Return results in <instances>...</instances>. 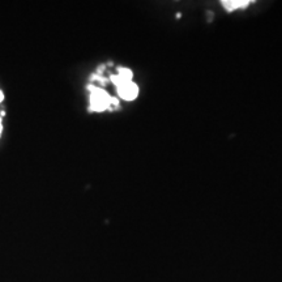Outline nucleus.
Instances as JSON below:
<instances>
[{
    "mask_svg": "<svg viewBox=\"0 0 282 282\" xmlns=\"http://www.w3.org/2000/svg\"><path fill=\"white\" fill-rule=\"evenodd\" d=\"M89 92H90V106H89L90 111L101 113L110 107L119 106V102L115 98L110 97L109 93L103 89L97 88V86H89Z\"/></svg>",
    "mask_w": 282,
    "mask_h": 282,
    "instance_id": "obj_1",
    "label": "nucleus"
},
{
    "mask_svg": "<svg viewBox=\"0 0 282 282\" xmlns=\"http://www.w3.org/2000/svg\"><path fill=\"white\" fill-rule=\"evenodd\" d=\"M4 101V94H3V92L0 90V103Z\"/></svg>",
    "mask_w": 282,
    "mask_h": 282,
    "instance_id": "obj_5",
    "label": "nucleus"
},
{
    "mask_svg": "<svg viewBox=\"0 0 282 282\" xmlns=\"http://www.w3.org/2000/svg\"><path fill=\"white\" fill-rule=\"evenodd\" d=\"M1 132H3V124H1V118H0V136H1Z\"/></svg>",
    "mask_w": 282,
    "mask_h": 282,
    "instance_id": "obj_6",
    "label": "nucleus"
},
{
    "mask_svg": "<svg viewBox=\"0 0 282 282\" xmlns=\"http://www.w3.org/2000/svg\"><path fill=\"white\" fill-rule=\"evenodd\" d=\"M132 71H130L128 68H119L118 73L114 75V76H111V81H113V84L118 88L120 85L127 84V83H131L132 81Z\"/></svg>",
    "mask_w": 282,
    "mask_h": 282,
    "instance_id": "obj_3",
    "label": "nucleus"
},
{
    "mask_svg": "<svg viewBox=\"0 0 282 282\" xmlns=\"http://www.w3.org/2000/svg\"><path fill=\"white\" fill-rule=\"evenodd\" d=\"M252 3V0H223L221 4L228 12H234L236 9L247 8L249 4Z\"/></svg>",
    "mask_w": 282,
    "mask_h": 282,
    "instance_id": "obj_4",
    "label": "nucleus"
},
{
    "mask_svg": "<svg viewBox=\"0 0 282 282\" xmlns=\"http://www.w3.org/2000/svg\"><path fill=\"white\" fill-rule=\"evenodd\" d=\"M116 92H118L119 97L124 100V101H133L139 96V86L133 81H131V83L118 86Z\"/></svg>",
    "mask_w": 282,
    "mask_h": 282,
    "instance_id": "obj_2",
    "label": "nucleus"
}]
</instances>
